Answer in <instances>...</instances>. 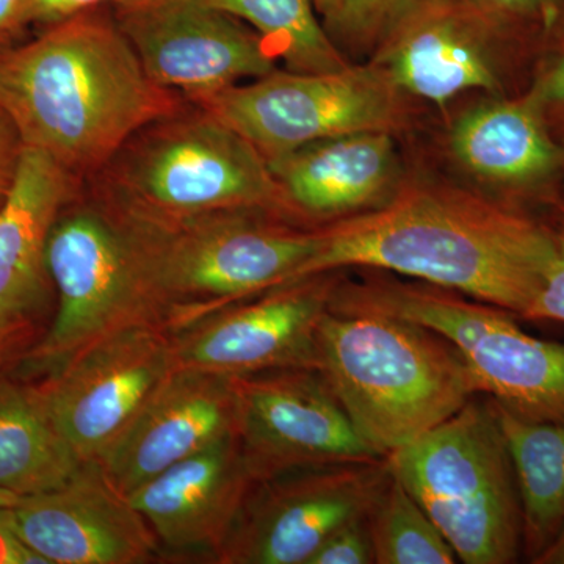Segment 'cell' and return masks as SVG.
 <instances>
[{"label":"cell","instance_id":"5b68a950","mask_svg":"<svg viewBox=\"0 0 564 564\" xmlns=\"http://www.w3.org/2000/svg\"><path fill=\"white\" fill-rule=\"evenodd\" d=\"M131 141L113 174V207L126 217L170 223L247 210L299 218L261 152L207 111L172 115Z\"/></svg>","mask_w":564,"mask_h":564},{"label":"cell","instance_id":"9c48e42d","mask_svg":"<svg viewBox=\"0 0 564 564\" xmlns=\"http://www.w3.org/2000/svg\"><path fill=\"white\" fill-rule=\"evenodd\" d=\"M192 101L250 141L267 162L347 133L393 135L411 118L410 96L372 61L333 73L273 69Z\"/></svg>","mask_w":564,"mask_h":564},{"label":"cell","instance_id":"d4e9b609","mask_svg":"<svg viewBox=\"0 0 564 564\" xmlns=\"http://www.w3.org/2000/svg\"><path fill=\"white\" fill-rule=\"evenodd\" d=\"M369 529L375 563H458L432 518L393 477L369 516Z\"/></svg>","mask_w":564,"mask_h":564},{"label":"cell","instance_id":"7c38bea8","mask_svg":"<svg viewBox=\"0 0 564 564\" xmlns=\"http://www.w3.org/2000/svg\"><path fill=\"white\" fill-rule=\"evenodd\" d=\"M339 272L315 274L226 304L173 336L176 369L247 377L318 369V326L332 307Z\"/></svg>","mask_w":564,"mask_h":564},{"label":"cell","instance_id":"44dd1931","mask_svg":"<svg viewBox=\"0 0 564 564\" xmlns=\"http://www.w3.org/2000/svg\"><path fill=\"white\" fill-rule=\"evenodd\" d=\"M451 150L464 172L511 196L544 191L564 169V150L527 91L467 110L452 129Z\"/></svg>","mask_w":564,"mask_h":564},{"label":"cell","instance_id":"f1b7e54d","mask_svg":"<svg viewBox=\"0 0 564 564\" xmlns=\"http://www.w3.org/2000/svg\"><path fill=\"white\" fill-rule=\"evenodd\" d=\"M373 562L369 518L358 519L333 533L310 564H370Z\"/></svg>","mask_w":564,"mask_h":564},{"label":"cell","instance_id":"9a60e30c","mask_svg":"<svg viewBox=\"0 0 564 564\" xmlns=\"http://www.w3.org/2000/svg\"><path fill=\"white\" fill-rule=\"evenodd\" d=\"M452 0H417L375 50L381 66L410 98L445 106L467 91L502 90L499 22Z\"/></svg>","mask_w":564,"mask_h":564},{"label":"cell","instance_id":"8fae6325","mask_svg":"<svg viewBox=\"0 0 564 564\" xmlns=\"http://www.w3.org/2000/svg\"><path fill=\"white\" fill-rule=\"evenodd\" d=\"M174 369L173 337L159 323H143L77 352L40 388L73 454L98 463Z\"/></svg>","mask_w":564,"mask_h":564},{"label":"cell","instance_id":"4dcf8cb0","mask_svg":"<svg viewBox=\"0 0 564 564\" xmlns=\"http://www.w3.org/2000/svg\"><path fill=\"white\" fill-rule=\"evenodd\" d=\"M104 2H115V0H25V7H28L29 21L57 24L76 14L96 9Z\"/></svg>","mask_w":564,"mask_h":564},{"label":"cell","instance_id":"d6a6232c","mask_svg":"<svg viewBox=\"0 0 564 564\" xmlns=\"http://www.w3.org/2000/svg\"><path fill=\"white\" fill-rule=\"evenodd\" d=\"M28 22L25 0H0V52L11 47Z\"/></svg>","mask_w":564,"mask_h":564},{"label":"cell","instance_id":"4fadbf2b","mask_svg":"<svg viewBox=\"0 0 564 564\" xmlns=\"http://www.w3.org/2000/svg\"><path fill=\"white\" fill-rule=\"evenodd\" d=\"M237 441L252 484L302 467L370 462L378 455L315 369L237 377Z\"/></svg>","mask_w":564,"mask_h":564},{"label":"cell","instance_id":"f546056e","mask_svg":"<svg viewBox=\"0 0 564 564\" xmlns=\"http://www.w3.org/2000/svg\"><path fill=\"white\" fill-rule=\"evenodd\" d=\"M502 20L536 21L551 31L562 0H484Z\"/></svg>","mask_w":564,"mask_h":564},{"label":"cell","instance_id":"83f0119b","mask_svg":"<svg viewBox=\"0 0 564 564\" xmlns=\"http://www.w3.org/2000/svg\"><path fill=\"white\" fill-rule=\"evenodd\" d=\"M555 232V261L545 276L543 289L538 293L525 321H552L564 323V206H558L552 221Z\"/></svg>","mask_w":564,"mask_h":564},{"label":"cell","instance_id":"4316f807","mask_svg":"<svg viewBox=\"0 0 564 564\" xmlns=\"http://www.w3.org/2000/svg\"><path fill=\"white\" fill-rule=\"evenodd\" d=\"M551 29V43L541 55L525 91L564 150V20L555 21Z\"/></svg>","mask_w":564,"mask_h":564},{"label":"cell","instance_id":"d590c367","mask_svg":"<svg viewBox=\"0 0 564 564\" xmlns=\"http://www.w3.org/2000/svg\"><path fill=\"white\" fill-rule=\"evenodd\" d=\"M20 499L21 497L17 496V494L0 489V511L9 510V508L14 507V505L20 502Z\"/></svg>","mask_w":564,"mask_h":564},{"label":"cell","instance_id":"603a6c76","mask_svg":"<svg viewBox=\"0 0 564 564\" xmlns=\"http://www.w3.org/2000/svg\"><path fill=\"white\" fill-rule=\"evenodd\" d=\"M492 404L518 484L522 552L533 563L564 529V423L525 421Z\"/></svg>","mask_w":564,"mask_h":564},{"label":"cell","instance_id":"e575fe53","mask_svg":"<svg viewBox=\"0 0 564 564\" xmlns=\"http://www.w3.org/2000/svg\"><path fill=\"white\" fill-rule=\"evenodd\" d=\"M534 564H564V529L558 536L552 541L551 545L538 556Z\"/></svg>","mask_w":564,"mask_h":564},{"label":"cell","instance_id":"30bf717a","mask_svg":"<svg viewBox=\"0 0 564 564\" xmlns=\"http://www.w3.org/2000/svg\"><path fill=\"white\" fill-rule=\"evenodd\" d=\"M391 478L384 456L302 467L254 484L215 558L225 564H310L333 533L369 518Z\"/></svg>","mask_w":564,"mask_h":564},{"label":"cell","instance_id":"1f68e13d","mask_svg":"<svg viewBox=\"0 0 564 564\" xmlns=\"http://www.w3.org/2000/svg\"><path fill=\"white\" fill-rule=\"evenodd\" d=\"M21 139L14 129L10 118L0 110V204L6 198L14 172H17L18 159L21 154Z\"/></svg>","mask_w":564,"mask_h":564},{"label":"cell","instance_id":"277c9868","mask_svg":"<svg viewBox=\"0 0 564 564\" xmlns=\"http://www.w3.org/2000/svg\"><path fill=\"white\" fill-rule=\"evenodd\" d=\"M386 459L392 477L432 518L458 562H518L521 500L491 399L475 395L458 413Z\"/></svg>","mask_w":564,"mask_h":564},{"label":"cell","instance_id":"7402d4cb","mask_svg":"<svg viewBox=\"0 0 564 564\" xmlns=\"http://www.w3.org/2000/svg\"><path fill=\"white\" fill-rule=\"evenodd\" d=\"M80 466L40 386L0 377V489L20 497L51 491Z\"/></svg>","mask_w":564,"mask_h":564},{"label":"cell","instance_id":"8992f818","mask_svg":"<svg viewBox=\"0 0 564 564\" xmlns=\"http://www.w3.org/2000/svg\"><path fill=\"white\" fill-rule=\"evenodd\" d=\"M332 310L421 323L462 352L480 395L525 421L564 423V344L530 336L510 311L426 282L377 274L343 278Z\"/></svg>","mask_w":564,"mask_h":564},{"label":"cell","instance_id":"ac0fdd59","mask_svg":"<svg viewBox=\"0 0 564 564\" xmlns=\"http://www.w3.org/2000/svg\"><path fill=\"white\" fill-rule=\"evenodd\" d=\"M252 485L234 434L155 475L128 497L165 547L217 555Z\"/></svg>","mask_w":564,"mask_h":564},{"label":"cell","instance_id":"e0dca14e","mask_svg":"<svg viewBox=\"0 0 564 564\" xmlns=\"http://www.w3.org/2000/svg\"><path fill=\"white\" fill-rule=\"evenodd\" d=\"M232 377L174 369L128 432L99 459L124 496L144 481L237 433Z\"/></svg>","mask_w":564,"mask_h":564},{"label":"cell","instance_id":"7a4b0ae2","mask_svg":"<svg viewBox=\"0 0 564 564\" xmlns=\"http://www.w3.org/2000/svg\"><path fill=\"white\" fill-rule=\"evenodd\" d=\"M0 110L22 147L77 176L110 165L137 133L180 113V98L148 76L113 18L88 10L0 52Z\"/></svg>","mask_w":564,"mask_h":564},{"label":"cell","instance_id":"2e32d148","mask_svg":"<svg viewBox=\"0 0 564 564\" xmlns=\"http://www.w3.org/2000/svg\"><path fill=\"white\" fill-rule=\"evenodd\" d=\"M6 518L47 564H140L158 551L147 519L98 463L82 464L61 488L21 497Z\"/></svg>","mask_w":564,"mask_h":564},{"label":"cell","instance_id":"ffe728a7","mask_svg":"<svg viewBox=\"0 0 564 564\" xmlns=\"http://www.w3.org/2000/svg\"><path fill=\"white\" fill-rule=\"evenodd\" d=\"M74 174L44 151L22 147L0 204V318L24 322L46 295L47 242L73 198Z\"/></svg>","mask_w":564,"mask_h":564},{"label":"cell","instance_id":"5bb4252c","mask_svg":"<svg viewBox=\"0 0 564 564\" xmlns=\"http://www.w3.org/2000/svg\"><path fill=\"white\" fill-rule=\"evenodd\" d=\"M113 3V20L141 66L166 90L196 99L276 69L258 33L204 0Z\"/></svg>","mask_w":564,"mask_h":564},{"label":"cell","instance_id":"3957f363","mask_svg":"<svg viewBox=\"0 0 564 564\" xmlns=\"http://www.w3.org/2000/svg\"><path fill=\"white\" fill-rule=\"evenodd\" d=\"M317 339L318 372L378 455L413 443L480 395L462 352L421 323L329 307Z\"/></svg>","mask_w":564,"mask_h":564},{"label":"cell","instance_id":"ba28073f","mask_svg":"<svg viewBox=\"0 0 564 564\" xmlns=\"http://www.w3.org/2000/svg\"><path fill=\"white\" fill-rule=\"evenodd\" d=\"M46 269L58 310L50 332L22 358L25 373H55L110 334L165 323L139 234L115 207L82 206L61 215L47 242Z\"/></svg>","mask_w":564,"mask_h":564},{"label":"cell","instance_id":"836d02e7","mask_svg":"<svg viewBox=\"0 0 564 564\" xmlns=\"http://www.w3.org/2000/svg\"><path fill=\"white\" fill-rule=\"evenodd\" d=\"M25 322H11L0 318V366L9 361L25 336Z\"/></svg>","mask_w":564,"mask_h":564},{"label":"cell","instance_id":"484cf974","mask_svg":"<svg viewBox=\"0 0 564 564\" xmlns=\"http://www.w3.org/2000/svg\"><path fill=\"white\" fill-rule=\"evenodd\" d=\"M417 0H314L332 39L375 52Z\"/></svg>","mask_w":564,"mask_h":564},{"label":"cell","instance_id":"6da1fadb","mask_svg":"<svg viewBox=\"0 0 564 564\" xmlns=\"http://www.w3.org/2000/svg\"><path fill=\"white\" fill-rule=\"evenodd\" d=\"M289 281L369 269L462 293L524 317L555 261L552 223L486 193L400 182L380 206L317 228Z\"/></svg>","mask_w":564,"mask_h":564},{"label":"cell","instance_id":"d6986e66","mask_svg":"<svg viewBox=\"0 0 564 564\" xmlns=\"http://www.w3.org/2000/svg\"><path fill=\"white\" fill-rule=\"evenodd\" d=\"M299 218L350 217L395 191L397 154L388 132H356L315 141L269 162Z\"/></svg>","mask_w":564,"mask_h":564},{"label":"cell","instance_id":"cb8c5ba5","mask_svg":"<svg viewBox=\"0 0 564 564\" xmlns=\"http://www.w3.org/2000/svg\"><path fill=\"white\" fill-rule=\"evenodd\" d=\"M204 2L250 25L288 70L333 73L350 65L318 18L314 0Z\"/></svg>","mask_w":564,"mask_h":564},{"label":"cell","instance_id":"52a82bcc","mask_svg":"<svg viewBox=\"0 0 564 564\" xmlns=\"http://www.w3.org/2000/svg\"><path fill=\"white\" fill-rule=\"evenodd\" d=\"M126 218L139 234L165 323L176 329L285 284L318 242L317 228H295L263 212H223L170 223Z\"/></svg>","mask_w":564,"mask_h":564}]
</instances>
